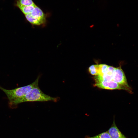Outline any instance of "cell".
I'll list each match as a JSON object with an SVG mask.
<instances>
[{
    "instance_id": "6da1fadb",
    "label": "cell",
    "mask_w": 138,
    "mask_h": 138,
    "mask_svg": "<svg viewBox=\"0 0 138 138\" xmlns=\"http://www.w3.org/2000/svg\"><path fill=\"white\" fill-rule=\"evenodd\" d=\"M58 97L50 96L44 93L38 86L29 90L25 95L20 99L10 102H8L9 107L12 108L16 107L19 104L27 102H45L52 101L57 102Z\"/></svg>"
},
{
    "instance_id": "7a4b0ae2",
    "label": "cell",
    "mask_w": 138,
    "mask_h": 138,
    "mask_svg": "<svg viewBox=\"0 0 138 138\" xmlns=\"http://www.w3.org/2000/svg\"><path fill=\"white\" fill-rule=\"evenodd\" d=\"M39 76L32 83L26 86L12 89H6L0 86V89L6 94L9 100L8 102L17 100L24 96L27 92L31 88L39 86Z\"/></svg>"
},
{
    "instance_id": "3957f363",
    "label": "cell",
    "mask_w": 138,
    "mask_h": 138,
    "mask_svg": "<svg viewBox=\"0 0 138 138\" xmlns=\"http://www.w3.org/2000/svg\"><path fill=\"white\" fill-rule=\"evenodd\" d=\"M112 80L123 87L129 93H132V89L128 84L125 74L120 65L116 68L113 73Z\"/></svg>"
},
{
    "instance_id": "277c9868",
    "label": "cell",
    "mask_w": 138,
    "mask_h": 138,
    "mask_svg": "<svg viewBox=\"0 0 138 138\" xmlns=\"http://www.w3.org/2000/svg\"><path fill=\"white\" fill-rule=\"evenodd\" d=\"M95 86L103 89L113 90L123 89L126 90L123 87L113 80L106 81L102 80L95 83Z\"/></svg>"
},
{
    "instance_id": "5b68a950",
    "label": "cell",
    "mask_w": 138,
    "mask_h": 138,
    "mask_svg": "<svg viewBox=\"0 0 138 138\" xmlns=\"http://www.w3.org/2000/svg\"><path fill=\"white\" fill-rule=\"evenodd\" d=\"M108 131L111 138H127L116 125L114 118L113 122Z\"/></svg>"
},
{
    "instance_id": "8992f818",
    "label": "cell",
    "mask_w": 138,
    "mask_h": 138,
    "mask_svg": "<svg viewBox=\"0 0 138 138\" xmlns=\"http://www.w3.org/2000/svg\"><path fill=\"white\" fill-rule=\"evenodd\" d=\"M30 14L39 20L43 24L45 22L46 17L45 14L42 10L37 5Z\"/></svg>"
},
{
    "instance_id": "52a82bcc",
    "label": "cell",
    "mask_w": 138,
    "mask_h": 138,
    "mask_svg": "<svg viewBox=\"0 0 138 138\" xmlns=\"http://www.w3.org/2000/svg\"><path fill=\"white\" fill-rule=\"evenodd\" d=\"M36 6L35 4L28 6H23L18 5H14L15 7L18 8L24 15L31 13Z\"/></svg>"
},
{
    "instance_id": "ba28073f",
    "label": "cell",
    "mask_w": 138,
    "mask_h": 138,
    "mask_svg": "<svg viewBox=\"0 0 138 138\" xmlns=\"http://www.w3.org/2000/svg\"><path fill=\"white\" fill-rule=\"evenodd\" d=\"M27 20L31 24L37 25H39L43 23L39 20L30 14L25 15Z\"/></svg>"
},
{
    "instance_id": "9c48e42d",
    "label": "cell",
    "mask_w": 138,
    "mask_h": 138,
    "mask_svg": "<svg viewBox=\"0 0 138 138\" xmlns=\"http://www.w3.org/2000/svg\"><path fill=\"white\" fill-rule=\"evenodd\" d=\"M35 4L32 0H15L14 6L18 5L23 6H28Z\"/></svg>"
},
{
    "instance_id": "30bf717a",
    "label": "cell",
    "mask_w": 138,
    "mask_h": 138,
    "mask_svg": "<svg viewBox=\"0 0 138 138\" xmlns=\"http://www.w3.org/2000/svg\"><path fill=\"white\" fill-rule=\"evenodd\" d=\"M85 138H111L108 131L103 132L97 135L90 136L86 135Z\"/></svg>"
},
{
    "instance_id": "8fae6325",
    "label": "cell",
    "mask_w": 138,
    "mask_h": 138,
    "mask_svg": "<svg viewBox=\"0 0 138 138\" xmlns=\"http://www.w3.org/2000/svg\"><path fill=\"white\" fill-rule=\"evenodd\" d=\"M108 66V65L105 64H98V75L102 76L106 72Z\"/></svg>"
},
{
    "instance_id": "7c38bea8",
    "label": "cell",
    "mask_w": 138,
    "mask_h": 138,
    "mask_svg": "<svg viewBox=\"0 0 138 138\" xmlns=\"http://www.w3.org/2000/svg\"><path fill=\"white\" fill-rule=\"evenodd\" d=\"M89 73L92 75L95 76L98 74V65H93L90 66L88 68Z\"/></svg>"
}]
</instances>
